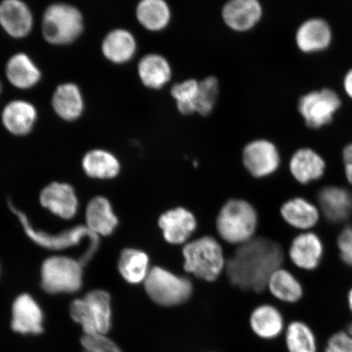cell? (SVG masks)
<instances>
[{
	"mask_svg": "<svg viewBox=\"0 0 352 352\" xmlns=\"http://www.w3.org/2000/svg\"><path fill=\"white\" fill-rule=\"evenodd\" d=\"M284 252L278 242L267 237H254L239 245L226 261L230 283L244 292L261 293L272 272L280 267Z\"/></svg>",
	"mask_w": 352,
	"mask_h": 352,
	"instance_id": "1",
	"label": "cell"
},
{
	"mask_svg": "<svg viewBox=\"0 0 352 352\" xmlns=\"http://www.w3.org/2000/svg\"><path fill=\"white\" fill-rule=\"evenodd\" d=\"M85 26L82 12L70 3H52L43 13V38L51 45H70L80 38Z\"/></svg>",
	"mask_w": 352,
	"mask_h": 352,
	"instance_id": "2",
	"label": "cell"
},
{
	"mask_svg": "<svg viewBox=\"0 0 352 352\" xmlns=\"http://www.w3.org/2000/svg\"><path fill=\"white\" fill-rule=\"evenodd\" d=\"M258 220L257 211L250 202L231 199L220 210L217 228L224 241L241 245L254 239Z\"/></svg>",
	"mask_w": 352,
	"mask_h": 352,
	"instance_id": "3",
	"label": "cell"
},
{
	"mask_svg": "<svg viewBox=\"0 0 352 352\" xmlns=\"http://www.w3.org/2000/svg\"><path fill=\"white\" fill-rule=\"evenodd\" d=\"M183 255L184 270L208 283L217 280L226 270L223 249L212 236L188 242L184 246Z\"/></svg>",
	"mask_w": 352,
	"mask_h": 352,
	"instance_id": "4",
	"label": "cell"
},
{
	"mask_svg": "<svg viewBox=\"0 0 352 352\" xmlns=\"http://www.w3.org/2000/svg\"><path fill=\"white\" fill-rule=\"evenodd\" d=\"M8 206L12 214H14L19 219L25 234L41 248L59 252V250L76 248L85 241L96 248L100 246V236L88 230L85 224L74 226L60 232L50 233L36 230V228L30 223L28 215L23 211L16 208L12 201H8Z\"/></svg>",
	"mask_w": 352,
	"mask_h": 352,
	"instance_id": "5",
	"label": "cell"
},
{
	"mask_svg": "<svg viewBox=\"0 0 352 352\" xmlns=\"http://www.w3.org/2000/svg\"><path fill=\"white\" fill-rule=\"evenodd\" d=\"M70 315L81 324L85 336H105L112 324L111 297L105 290H92L72 303Z\"/></svg>",
	"mask_w": 352,
	"mask_h": 352,
	"instance_id": "6",
	"label": "cell"
},
{
	"mask_svg": "<svg viewBox=\"0 0 352 352\" xmlns=\"http://www.w3.org/2000/svg\"><path fill=\"white\" fill-rule=\"evenodd\" d=\"M83 267L78 258L54 255L41 265V286L48 294H70L78 292L83 281Z\"/></svg>",
	"mask_w": 352,
	"mask_h": 352,
	"instance_id": "7",
	"label": "cell"
},
{
	"mask_svg": "<svg viewBox=\"0 0 352 352\" xmlns=\"http://www.w3.org/2000/svg\"><path fill=\"white\" fill-rule=\"evenodd\" d=\"M144 283L148 296L160 306L183 305L192 294V284L186 277L158 266L151 268Z\"/></svg>",
	"mask_w": 352,
	"mask_h": 352,
	"instance_id": "8",
	"label": "cell"
},
{
	"mask_svg": "<svg viewBox=\"0 0 352 352\" xmlns=\"http://www.w3.org/2000/svg\"><path fill=\"white\" fill-rule=\"evenodd\" d=\"M341 101L333 91H312L299 101V112L311 129H318L331 122Z\"/></svg>",
	"mask_w": 352,
	"mask_h": 352,
	"instance_id": "9",
	"label": "cell"
},
{
	"mask_svg": "<svg viewBox=\"0 0 352 352\" xmlns=\"http://www.w3.org/2000/svg\"><path fill=\"white\" fill-rule=\"evenodd\" d=\"M242 162L253 177L261 179L274 175L279 169L280 156L274 143L256 140L245 145Z\"/></svg>",
	"mask_w": 352,
	"mask_h": 352,
	"instance_id": "10",
	"label": "cell"
},
{
	"mask_svg": "<svg viewBox=\"0 0 352 352\" xmlns=\"http://www.w3.org/2000/svg\"><path fill=\"white\" fill-rule=\"evenodd\" d=\"M39 204L52 214L64 220L73 219L79 209L76 189L65 182L48 184L39 193Z\"/></svg>",
	"mask_w": 352,
	"mask_h": 352,
	"instance_id": "11",
	"label": "cell"
},
{
	"mask_svg": "<svg viewBox=\"0 0 352 352\" xmlns=\"http://www.w3.org/2000/svg\"><path fill=\"white\" fill-rule=\"evenodd\" d=\"M34 25V15L23 0L0 2V26L8 36L22 39L29 36Z\"/></svg>",
	"mask_w": 352,
	"mask_h": 352,
	"instance_id": "12",
	"label": "cell"
},
{
	"mask_svg": "<svg viewBox=\"0 0 352 352\" xmlns=\"http://www.w3.org/2000/svg\"><path fill=\"white\" fill-rule=\"evenodd\" d=\"M324 255V244L316 233L302 232L290 244L289 256L297 267L314 271L320 266Z\"/></svg>",
	"mask_w": 352,
	"mask_h": 352,
	"instance_id": "13",
	"label": "cell"
},
{
	"mask_svg": "<svg viewBox=\"0 0 352 352\" xmlns=\"http://www.w3.org/2000/svg\"><path fill=\"white\" fill-rule=\"evenodd\" d=\"M263 10L258 0H228L222 10V19L228 28L245 32L261 19Z\"/></svg>",
	"mask_w": 352,
	"mask_h": 352,
	"instance_id": "14",
	"label": "cell"
},
{
	"mask_svg": "<svg viewBox=\"0 0 352 352\" xmlns=\"http://www.w3.org/2000/svg\"><path fill=\"white\" fill-rule=\"evenodd\" d=\"M286 324L283 312L271 303L257 306L250 316V327L254 336L265 341L283 337Z\"/></svg>",
	"mask_w": 352,
	"mask_h": 352,
	"instance_id": "15",
	"label": "cell"
},
{
	"mask_svg": "<svg viewBox=\"0 0 352 352\" xmlns=\"http://www.w3.org/2000/svg\"><path fill=\"white\" fill-rule=\"evenodd\" d=\"M158 226L170 244L186 243L197 228V220L190 211L183 208L167 210L158 219Z\"/></svg>",
	"mask_w": 352,
	"mask_h": 352,
	"instance_id": "16",
	"label": "cell"
},
{
	"mask_svg": "<svg viewBox=\"0 0 352 352\" xmlns=\"http://www.w3.org/2000/svg\"><path fill=\"white\" fill-rule=\"evenodd\" d=\"M37 120L38 110L28 100H13L2 110V124L13 135H28L33 131Z\"/></svg>",
	"mask_w": 352,
	"mask_h": 352,
	"instance_id": "17",
	"label": "cell"
},
{
	"mask_svg": "<svg viewBox=\"0 0 352 352\" xmlns=\"http://www.w3.org/2000/svg\"><path fill=\"white\" fill-rule=\"evenodd\" d=\"M52 107L60 120L69 122L79 120L85 109L80 87L72 82L57 86L52 94Z\"/></svg>",
	"mask_w": 352,
	"mask_h": 352,
	"instance_id": "18",
	"label": "cell"
},
{
	"mask_svg": "<svg viewBox=\"0 0 352 352\" xmlns=\"http://www.w3.org/2000/svg\"><path fill=\"white\" fill-rule=\"evenodd\" d=\"M320 211L329 221L341 223L352 214V193L336 186H325L318 196Z\"/></svg>",
	"mask_w": 352,
	"mask_h": 352,
	"instance_id": "19",
	"label": "cell"
},
{
	"mask_svg": "<svg viewBox=\"0 0 352 352\" xmlns=\"http://www.w3.org/2000/svg\"><path fill=\"white\" fill-rule=\"evenodd\" d=\"M43 312L34 298L22 294L12 305V328L23 334H38L43 332Z\"/></svg>",
	"mask_w": 352,
	"mask_h": 352,
	"instance_id": "20",
	"label": "cell"
},
{
	"mask_svg": "<svg viewBox=\"0 0 352 352\" xmlns=\"http://www.w3.org/2000/svg\"><path fill=\"white\" fill-rule=\"evenodd\" d=\"M138 47L134 34L123 28L111 30L101 43V52L104 58L114 65L130 63L134 58Z\"/></svg>",
	"mask_w": 352,
	"mask_h": 352,
	"instance_id": "21",
	"label": "cell"
},
{
	"mask_svg": "<svg viewBox=\"0 0 352 352\" xmlns=\"http://www.w3.org/2000/svg\"><path fill=\"white\" fill-rule=\"evenodd\" d=\"M6 74L11 85L20 90H28L37 86L42 72L28 54L17 52L8 60Z\"/></svg>",
	"mask_w": 352,
	"mask_h": 352,
	"instance_id": "22",
	"label": "cell"
},
{
	"mask_svg": "<svg viewBox=\"0 0 352 352\" xmlns=\"http://www.w3.org/2000/svg\"><path fill=\"white\" fill-rule=\"evenodd\" d=\"M325 170L324 158L314 149L299 148L290 158V173L299 184H308L322 178Z\"/></svg>",
	"mask_w": 352,
	"mask_h": 352,
	"instance_id": "23",
	"label": "cell"
},
{
	"mask_svg": "<svg viewBox=\"0 0 352 352\" xmlns=\"http://www.w3.org/2000/svg\"><path fill=\"white\" fill-rule=\"evenodd\" d=\"M280 212L285 223L302 232L314 228L320 217L318 206L303 197H293L285 201Z\"/></svg>",
	"mask_w": 352,
	"mask_h": 352,
	"instance_id": "24",
	"label": "cell"
},
{
	"mask_svg": "<svg viewBox=\"0 0 352 352\" xmlns=\"http://www.w3.org/2000/svg\"><path fill=\"white\" fill-rule=\"evenodd\" d=\"M85 226L100 236L112 235L118 224V219L107 197L98 196L88 202L85 212Z\"/></svg>",
	"mask_w": 352,
	"mask_h": 352,
	"instance_id": "25",
	"label": "cell"
},
{
	"mask_svg": "<svg viewBox=\"0 0 352 352\" xmlns=\"http://www.w3.org/2000/svg\"><path fill=\"white\" fill-rule=\"evenodd\" d=\"M138 76L144 87L160 90L170 81L173 69L165 56L157 54L145 55L138 63Z\"/></svg>",
	"mask_w": 352,
	"mask_h": 352,
	"instance_id": "26",
	"label": "cell"
},
{
	"mask_svg": "<svg viewBox=\"0 0 352 352\" xmlns=\"http://www.w3.org/2000/svg\"><path fill=\"white\" fill-rule=\"evenodd\" d=\"M266 289L276 300L285 305H296L305 296V289L300 281L292 272L281 267L272 272Z\"/></svg>",
	"mask_w": 352,
	"mask_h": 352,
	"instance_id": "27",
	"label": "cell"
},
{
	"mask_svg": "<svg viewBox=\"0 0 352 352\" xmlns=\"http://www.w3.org/2000/svg\"><path fill=\"white\" fill-rule=\"evenodd\" d=\"M135 16L140 25L151 32H161L170 23V7L166 0H140Z\"/></svg>",
	"mask_w": 352,
	"mask_h": 352,
	"instance_id": "28",
	"label": "cell"
},
{
	"mask_svg": "<svg viewBox=\"0 0 352 352\" xmlns=\"http://www.w3.org/2000/svg\"><path fill=\"white\" fill-rule=\"evenodd\" d=\"M82 168L91 179H111L120 173L118 158L104 149L96 148L86 153L82 160Z\"/></svg>",
	"mask_w": 352,
	"mask_h": 352,
	"instance_id": "29",
	"label": "cell"
},
{
	"mask_svg": "<svg viewBox=\"0 0 352 352\" xmlns=\"http://www.w3.org/2000/svg\"><path fill=\"white\" fill-rule=\"evenodd\" d=\"M331 30L322 19H311L298 28L296 42L299 50L314 52L325 50L331 42Z\"/></svg>",
	"mask_w": 352,
	"mask_h": 352,
	"instance_id": "30",
	"label": "cell"
},
{
	"mask_svg": "<svg viewBox=\"0 0 352 352\" xmlns=\"http://www.w3.org/2000/svg\"><path fill=\"white\" fill-rule=\"evenodd\" d=\"M287 352H319L318 337L311 325L302 320L289 321L283 333Z\"/></svg>",
	"mask_w": 352,
	"mask_h": 352,
	"instance_id": "31",
	"label": "cell"
},
{
	"mask_svg": "<svg viewBox=\"0 0 352 352\" xmlns=\"http://www.w3.org/2000/svg\"><path fill=\"white\" fill-rule=\"evenodd\" d=\"M118 270L126 283L132 285L142 283L151 270L148 255L143 250L124 249L118 258Z\"/></svg>",
	"mask_w": 352,
	"mask_h": 352,
	"instance_id": "32",
	"label": "cell"
},
{
	"mask_svg": "<svg viewBox=\"0 0 352 352\" xmlns=\"http://www.w3.org/2000/svg\"><path fill=\"white\" fill-rule=\"evenodd\" d=\"M198 91L199 81L195 78L175 83L171 87L170 95L175 100L179 112L183 116H191L196 113Z\"/></svg>",
	"mask_w": 352,
	"mask_h": 352,
	"instance_id": "33",
	"label": "cell"
},
{
	"mask_svg": "<svg viewBox=\"0 0 352 352\" xmlns=\"http://www.w3.org/2000/svg\"><path fill=\"white\" fill-rule=\"evenodd\" d=\"M219 94V83L217 78L208 76L199 81L196 113L201 116H208L217 104Z\"/></svg>",
	"mask_w": 352,
	"mask_h": 352,
	"instance_id": "34",
	"label": "cell"
},
{
	"mask_svg": "<svg viewBox=\"0 0 352 352\" xmlns=\"http://www.w3.org/2000/svg\"><path fill=\"white\" fill-rule=\"evenodd\" d=\"M83 352H122L116 342L103 334L85 336L82 338Z\"/></svg>",
	"mask_w": 352,
	"mask_h": 352,
	"instance_id": "35",
	"label": "cell"
},
{
	"mask_svg": "<svg viewBox=\"0 0 352 352\" xmlns=\"http://www.w3.org/2000/svg\"><path fill=\"white\" fill-rule=\"evenodd\" d=\"M324 352H352V338L346 329L338 330L328 338Z\"/></svg>",
	"mask_w": 352,
	"mask_h": 352,
	"instance_id": "36",
	"label": "cell"
},
{
	"mask_svg": "<svg viewBox=\"0 0 352 352\" xmlns=\"http://www.w3.org/2000/svg\"><path fill=\"white\" fill-rule=\"evenodd\" d=\"M338 249L340 250L341 261L346 265L352 267V227H347L338 235Z\"/></svg>",
	"mask_w": 352,
	"mask_h": 352,
	"instance_id": "37",
	"label": "cell"
},
{
	"mask_svg": "<svg viewBox=\"0 0 352 352\" xmlns=\"http://www.w3.org/2000/svg\"><path fill=\"white\" fill-rule=\"evenodd\" d=\"M342 160L346 180L352 186V143L343 149Z\"/></svg>",
	"mask_w": 352,
	"mask_h": 352,
	"instance_id": "38",
	"label": "cell"
},
{
	"mask_svg": "<svg viewBox=\"0 0 352 352\" xmlns=\"http://www.w3.org/2000/svg\"><path fill=\"white\" fill-rule=\"evenodd\" d=\"M344 87L346 94L352 98V69L347 73L344 79Z\"/></svg>",
	"mask_w": 352,
	"mask_h": 352,
	"instance_id": "39",
	"label": "cell"
},
{
	"mask_svg": "<svg viewBox=\"0 0 352 352\" xmlns=\"http://www.w3.org/2000/svg\"><path fill=\"white\" fill-rule=\"evenodd\" d=\"M347 307L350 311V314L352 316V287L349 289L346 296Z\"/></svg>",
	"mask_w": 352,
	"mask_h": 352,
	"instance_id": "40",
	"label": "cell"
},
{
	"mask_svg": "<svg viewBox=\"0 0 352 352\" xmlns=\"http://www.w3.org/2000/svg\"><path fill=\"white\" fill-rule=\"evenodd\" d=\"M346 330V332L349 333L352 338V321H351V322L349 324H347Z\"/></svg>",
	"mask_w": 352,
	"mask_h": 352,
	"instance_id": "41",
	"label": "cell"
},
{
	"mask_svg": "<svg viewBox=\"0 0 352 352\" xmlns=\"http://www.w3.org/2000/svg\"><path fill=\"white\" fill-rule=\"evenodd\" d=\"M2 92V83L0 82V94H1Z\"/></svg>",
	"mask_w": 352,
	"mask_h": 352,
	"instance_id": "42",
	"label": "cell"
}]
</instances>
